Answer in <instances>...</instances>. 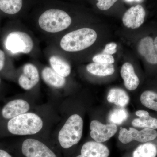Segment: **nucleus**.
<instances>
[{"label": "nucleus", "instance_id": "obj_28", "mask_svg": "<svg viewBox=\"0 0 157 157\" xmlns=\"http://www.w3.org/2000/svg\"><path fill=\"white\" fill-rule=\"evenodd\" d=\"M0 157H12L8 152L0 149Z\"/></svg>", "mask_w": 157, "mask_h": 157}, {"label": "nucleus", "instance_id": "obj_24", "mask_svg": "<svg viewBox=\"0 0 157 157\" xmlns=\"http://www.w3.org/2000/svg\"><path fill=\"white\" fill-rule=\"evenodd\" d=\"M94 63L112 64L115 62L114 58L112 55L102 53L96 55L93 57Z\"/></svg>", "mask_w": 157, "mask_h": 157}, {"label": "nucleus", "instance_id": "obj_13", "mask_svg": "<svg viewBox=\"0 0 157 157\" xmlns=\"http://www.w3.org/2000/svg\"><path fill=\"white\" fill-rule=\"evenodd\" d=\"M109 149L107 146L96 141L85 143L81 150V154L76 157H108Z\"/></svg>", "mask_w": 157, "mask_h": 157}, {"label": "nucleus", "instance_id": "obj_17", "mask_svg": "<svg viewBox=\"0 0 157 157\" xmlns=\"http://www.w3.org/2000/svg\"><path fill=\"white\" fill-rule=\"evenodd\" d=\"M107 100L109 103H113L121 107H124L128 104L130 98L124 90L113 88L108 93Z\"/></svg>", "mask_w": 157, "mask_h": 157}, {"label": "nucleus", "instance_id": "obj_8", "mask_svg": "<svg viewBox=\"0 0 157 157\" xmlns=\"http://www.w3.org/2000/svg\"><path fill=\"white\" fill-rule=\"evenodd\" d=\"M90 135L96 142L102 143L109 140L117 131L116 125L113 124H104L101 122L94 120L90 124Z\"/></svg>", "mask_w": 157, "mask_h": 157}, {"label": "nucleus", "instance_id": "obj_4", "mask_svg": "<svg viewBox=\"0 0 157 157\" xmlns=\"http://www.w3.org/2000/svg\"><path fill=\"white\" fill-rule=\"evenodd\" d=\"M82 119L78 114L71 115L59 132V141L62 147L70 148L81 139L83 132Z\"/></svg>", "mask_w": 157, "mask_h": 157}, {"label": "nucleus", "instance_id": "obj_26", "mask_svg": "<svg viewBox=\"0 0 157 157\" xmlns=\"http://www.w3.org/2000/svg\"><path fill=\"white\" fill-rule=\"evenodd\" d=\"M117 45L114 42H110L107 44L105 46V49L103 51V53L106 54H113L116 52V48Z\"/></svg>", "mask_w": 157, "mask_h": 157}, {"label": "nucleus", "instance_id": "obj_25", "mask_svg": "<svg viewBox=\"0 0 157 157\" xmlns=\"http://www.w3.org/2000/svg\"><path fill=\"white\" fill-rule=\"evenodd\" d=\"M97 6L98 9L105 11L109 9L117 0H97Z\"/></svg>", "mask_w": 157, "mask_h": 157}, {"label": "nucleus", "instance_id": "obj_9", "mask_svg": "<svg viewBox=\"0 0 157 157\" xmlns=\"http://www.w3.org/2000/svg\"><path fill=\"white\" fill-rule=\"evenodd\" d=\"M145 14V10L141 5L131 7L127 10L123 17L124 25L128 28H138L144 22Z\"/></svg>", "mask_w": 157, "mask_h": 157}, {"label": "nucleus", "instance_id": "obj_27", "mask_svg": "<svg viewBox=\"0 0 157 157\" xmlns=\"http://www.w3.org/2000/svg\"><path fill=\"white\" fill-rule=\"evenodd\" d=\"M5 59H6V56H5V52L2 50L0 49V71L2 70L4 67Z\"/></svg>", "mask_w": 157, "mask_h": 157}, {"label": "nucleus", "instance_id": "obj_7", "mask_svg": "<svg viewBox=\"0 0 157 157\" xmlns=\"http://www.w3.org/2000/svg\"><path fill=\"white\" fill-rule=\"evenodd\" d=\"M21 151L26 157H57L55 154L44 144L32 138L24 140Z\"/></svg>", "mask_w": 157, "mask_h": 157}, {"label": "nucleus", "instance_id": "obj_20", "mask_svg": "<svg viewBox=\"0 0 157 157\" xmlns=\"http://www.w3.org/2000/svg\"><path fill=\"white\" fill-rule=\"evenodd\" d=\"M49 63L52 69L63 77H67L71 73L70 64L60 57L56 56L51 57Z\"/></svg>", "mask_w": 157, "mask_h": 157}, {"label": "nucleus", "instance_id": "obj_14", "mask_svg": "<svg viewBox=\"0 0 157 157\" xmlns=\"http://www.w3.org/2000/svg\"><path fill=\"white\" fill-rule=\"evenodd\" d=\"M121 74L127 89L132 91L137 88L140 83V80L135 74L132 64L129 63L124 64L121 68Z\"/></svg>", "mask_w": 157, "mask_h": 157}, {"label": "nucleus", "instance_id": "obj_12", "mask_svg": "<svg viewBox=\"0 0 157 157\" xmlns=\"http://www.w3.org/2000/svg\"><path fill=\"white\" fill-rule=\"evenodd\" d=\"M30 106L27 101L17 99L10 101L2 110V115L6 119H11L28 112Z\"/></svg>", "mask_w": 157, "mask_h": 157}, {"label": "nucleus", "instance_id": "obj_1", "mask_svg": "<svg viewBox=\"0 0 157 157\" xmlns=\"http://www.w3.org/2000/svg\"><path fill=\"white\" fill-rule=\"evenodd\" d=\"M97 39L95 31L84 28L70 32L64 36L61 41L60 46L66 51H79L92 45Z\"/></svg>", "mask_w": 157, "mask_h": 157}, {"label": "nucleus", "instance_id": "obj_30", "mask_svg": "<svg viewBox=\"0 0 157 157\" xmlns=\"http://www.w3.org/2000/svg\"><path fill=\"white\" fill-rule=\"evenodd\" d=\"M0 84H1V78H0Z\"/></svg>", "mask_w": 157, "mask_h": 157}, {"label": "nucleus", "instance_id": "obj_6", "mask_svg": "<svg viewBox=\"0 0 157 157\" xmlns=\"http://www.w3.org/2000/svg\"><path fill=\"white\" fill-rule=\"evenodd\" d=\"M157 132L155 129L145 128L138 131L134 128H130L129 130L121 128L119 132V140L123 144H128L133 140L141 143H145L155 139Z\"/></svg>", "mask_w": 157, "mask_h": 157}, {"label": "nucleus", "instance_id": "obj_21", "mask_svg": "<svg viewBox=\"0 0 157 157\" xmlns=\"http://www.w3.org/2000/svg\"><path fill=\"white\" fill-rule=\"evenodd\" d=\"M157 148L154 144L151 143L143 144L139 145L133 153V157H156Z\"/></svg>", "mask_w": 157, "mask_h": 157}, {"label": "nucleus", "instance_id": "obj_15", "mask_svg": "<svg viewBox=\"0 0 157 157\" xmlns=\"http://www.w3.org/2000/svg\"><path fill=\"white\" fill-rule=\"evenodd\" d=\"M42 78L46 84L55 88H61L66 83V78L59 75L53 69L45 67L42 70Z\"/></svg>", "mask_w": 157, "mask_h": 157}, {"label": "nucleus", "instance_id": "obj_23", "mask_svg": "<svg viewBox=\"0 0 157 157\" xmlns=\"http://www.w3.org/2000/svg\"><path fill=\"white\" fill-rule=\"evenodd\" d=\"M128 111L123 107L117 108L109 113L108 120L110 124H121L126 120L128 117Z\"/></svg>", "mask_w": 157, "mask_h": 157}, {"label": "nucleus", "instance_id": "obj_29", "mask_svg": "<svg viewBox=\"0 0 157 157\" xmlns=\"http://www.w3.org/2000/svg\"><path fill=\"white\" fill-rule=\"evenodd\" d=\"M126 1L128 2H132L133 1H136V2H140L142 0H125Z\"/></svg>", "mask_w": 157, "mask_h": 157}, {"label": "nucleus", "instance_id": "obj_22", "mask_svg": "<svg viewBox=\"0 0 157 157\" xmlns=\"http://www.w3.org/2000/svg\"><path fill=\"white\" fill-rule=\"evenodd\" d=\"M140 101L144 107L157 111L156 93L151 91H145L141 94Z\"/></svg>", "mask_w": 157, "mask_h": 157}, {"label": "nucleus", "instance_id": "obj_19", "mask_svg": "<svg viewBox=\"0 0 157 157\" xmlns=\"http://www.w3.org/2000/svg\"><path fill=\"white\" fill-rule=\"evenodd\" d=\"M24 6V0H0V10L10 15L17 14Z\"/></svg>", "mask_w": 157, "mask_h": 157}, {"label": "nucleus", "instance_id": "obj_2", "mask_svg": "<svg viewBox=\"0 0 157 157\" xmlns=\"http://www.w3.org/2000/svg\"><path fill=\"white\" fill-rule=\"evenodd\" d=\"M39 26L48 33L61 32L67 28L72 23L69 14L63 9L52 8L45 10L39 16Z\"/></svg>", "mask_w": 157, "mask_h": 157}, {"label": "nucleus", "instance_id": "obj_16", "mask_svg": "<svg viewBox=\"0 0 157 157\" xmlns=\"http://www.w3.org/2000/svg\"><path fill=\"white\" fill-rule=\"evenodd\" d=\"M138 118L133 121L132 124L137 128H148L153 129H157V119L152 117L149 113L145 110H137L135 113Z\"/></svg>", "mask_w": 157, "mask_h": 157}, {"label": "nucleus", "instance_id": "obj_18", "mask_svg": "<svg viewBox=\"0 0 157 157\" xmlns=\"http://www.w3.org/2000/svg\"><path fill=\"white\" fill-rule=\"evenodd\" d=\"M86 70L91 74L99 76H110L115 71L113 64L97 63H91L88 65Z\"/></svg>", "mask_w": 157, "mask_h": 157}, {"label": "nucleus", "instance_id": "obj_11", "mask_svg": "<svg viewBox=\"0 0 157 157\" xmlns=\"http://www.w3.org/2000/svg\"><path fill=\"white\" fill-rule=\"evenodd\" d=\"M39 80V71L36 66L31 63L25 65L23 73L18 79L21 87L24 90H30L38 83Z\"/></svg>", "mask_w": 157, "mask_h": 157}, {"label": "nucleus", "instance_id": "obj_5", "mask_svg": "<svg viewBox=\"0 0 157 157\" xmlns=\"http://www.w3.org/2000/svg\"><path fill=\"white\" fill-rule=\"evenodd\" d=\"M7 50L12 53L30 52L33 48V39L28 34L20 31L11 32L8 35L5 42Z\"/></svg>", "mask_w": 157, "mask_h": 157}, {"label": "nucleus", "instance_id": "obj_10", "mask_svg": "<svg viewBox=\"0 0 157 157\" xmlns=\"http://www.w3.org/2000/svg\"><path fill=\"white\" fill-rule=\"evenodd\" d=\"M138 51L147 61L151 64H157V37L154 41L150 37H146L141 39Z\"/></svg>", "mask_w": 157, "mask_h": 157}, {"label": "nucleus", "instance_id": "obj_3", "mask_svg": "<svg viewBox=\"0 0 157 157\" xmlns=\"http://www.w3.org/2000/svg\"><path fill=\"white\" fill-rule=\"evenodd\" d=\"M43 122L39 116L32 113H25L11 118L7 125L11 134L18 135L36 134L42 129Z\"/></svg>", "mask_w": 157, "mask_h": 157}]
</instances>
